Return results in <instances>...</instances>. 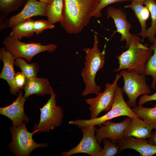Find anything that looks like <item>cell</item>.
<instances>
[{
    "instance_id": "19",
    "label": "cell",
    "mask_w": 156,
    "mask_h": 156,
    "mask_svg": "<svg viewBox=\"0 0 156 156\" xmlns=\"http://www.w3.org/2000/svg\"><path fill=\"white\" fill-rule=\"evenodd\" d=\"M34 21L30 18L19 23L12 27L9 35L19 40L24 37L31 38L35 33L33 27Z\"/></svg>"
},
{
    "instance_id": "17",
    "label": "cell",
    "mask_w": 156,
    "mask_h": 156,
    "mask_svg": "<svg viewBox=\"0 0 156 156\" xmlns=\"http://www.w3.org/2000/svg\"><path fill=\"white\" fill-rule=\"evenodd\" d=\"M24 97L26 98L31 95H51L54 91L47 79L37 76L27 79L24 87Z\"/></svg>"
},
{
    "instance_id": "23",
    "label": "cell",
    "mask_w": 156,
    "mask_h": 156,
    "mask_svg": "<svg viewBox=\"0 0 156 156\" xmlns=\"http://www.w3.org/2000/svg\"><path fill=\"white\" fill-rule=\"evenodd\" d=\"M143 4L148 8L151 14V25L148 29L143 39L147 38L149 41L153 43L156 34V1L155 0H146Z\"/></svg>"
},
{
    "instance_id": "5",
    "label": "cell",
    "mask_w": 156,
    "mask_h": 156,
    "mask_svg": "<svg viewBox=\"0 0 156 156\" xmlns=\"http://www.w3.org/2000/svg\"><path fill=\"white\" fill-rule=\"evenodd\" d=\"M3 44L6 50L16 58H23L29 62L37 54L44 51L53 52L57 47L56 45L53 44L43 45L40 43L23 42L10 35L5 38Z\"/></svg>"
},
{
    "instance_id": "35",
    "label": "cell",
    "mask_w": 156,
    "mask_h": 156,
    "mask_svg": "<svg viewBox=\"0 0 156 156\" xmlns=\"http://www.w3.org/2000/svg\"><path fill=\"white\" fill-rule=\"evenodd\" d=\"M39 1L47 5L50 4L53 0H39Z\"/></svg>"
},
{
    "instance_id": "32",
    "label": "cell",
    "mask_w": 156,
    "mask_h": 156,
    "mask_svg": "<svg viewBox=\"0 0 156 156\" xmlns=\"http://www.w3.org/2000/svg\"><path fill=\"white\" fill-rule=\"evenodd\" d=\"M152 101H156V92L152 95L143 94L140 98L138 104L142 105L146 103Z\"/></svg>"
},
{
    "instance_id": "16",
    "label": "cell",
    "mask_w": 156,
    "mask_h": 156,
    "mask_svg": "<svg viewBox=\"0 0 156 156\" xmlns=\"http://www.w3.org/2000/svg\"><path fill=\"white\" fill-rule=\"evenodd\" d=\"M119 153L126 149H132L139 153L141 156H153L156 154V146L149 143L147 140L133 137H125L118 141Z\"/></svg>"
},
{
    "instance_id": "29",
    "label": "cell",
    "mask_w": 156,
    "mask_h": 156,
    "mask_svg": "<svg viewBox=\"0 0 156 156\" xmlns=\"http://www.w3.org/2000/svg\"><path fill=\"white\" fill-rule=\"evenodd\" d=\"M131 0H100L97 6L93 13L92 17L97 18L102 16L101 10L107 5L116 3L127 1Z\"/></svg>"
},
{
    "instance_id": "18",
    "label": "cell",
    "mask_w": 156,
    "mask_h": 156,
    "mask_svg": "<svg viewBox=\"0 0 156 156\" xmlns=\"http://www.w3.org/2000/svg\"><path fill=\"white\" fill-rule=\"evenodd\" d=\"M153 129L150 125L137 116L132 118L125 131L124 138L133 137L140 139L146 140L151 137Z\"/></svg>"
},
{
    "instance_id": "12",
    "label": "cell",
    "mask_w": 156,
    "mask_h": 156,
    "mask_svg": "<svg viewBox=\"0 0 156 156\" xmlns=\"http://www.w3.org/2000/svg\"><path fill=\"white\" fill-rule=\"evenodd\" d=\"M47 6L48 5L36 0H26L22 10L8 20V27L12 28L33 16H47Z\"/></svg>"
},
{
    "instance_id": "37",
    "label": "cell",
    "mask_w": 156,
    "mask_h": 156,
    "mask_svg": "<svg viewBox=\"0 0 156 156\" xmlns=\"http://www.w3.org/2000/svg\"><path fill=\"white\" fill-rule=\"evenodd\" d=\"M155 1H156V0H155Z\"/></svg>"
},
{
    "instance_id": "22",
    "label": "cell",
    "mask_w": 156,
    "mask_h": 156,
    "mask_svg": "<svg viewBox=\"0 0 156 156\" xmlns=\"http://www.w3.org/2000/svg\"><path fill=\"white\" fill-rule=\"evenodd\" d=\"M150 48L153 51V53L146 62L144 75L151 76L152 77L151 88L156 89V34L154 39V42Z\"/></svg>"
},
{
    "instance_id": "25",
    "label": "cell",
    "mask_w": 156,
    "mask_h": 156,
    "mask_svg": "<svg viewBox=\"0 0 156 156\" xmlns=\"http://www.w3.org/2000/svg\"><path fill=\"white\" fill-rule=\"evenodd\" d=\"M25 0H0L1 14L5 15L18 10L25 4Z\"/></svg>"
},
{
    "instance_id": "33",
    "label": "cell",
    "mask_w": 156,
    "mask_h": 156,
    "mask_svg": "<svg viewBox=\"0 0 156 156\" xmlns=\"http://www.w3.org/2000/svg\"><path fill=\"white\" fill-rule=\"evenodd\" d=\"M6 16L3 14H0V30L4 29L8 27V20L6 21Z\"/></svg>"
},
{
    "instance_id": "34",
    "label": "cell",
    "mask_w": 156,
    "mask_h": 156,
    "mask_svg": "<svg viewBox=\"0 0 156 156\" xmlns=\"http://www.w3.org/2000/svg\"><path fill=\"white\" fill-rule=\"evenodd\" d=\"M155 129V131L153 132L151 137L147 140L150 144L156 146V128Z\"/></svg>"
},
{
    "instance_id": "30",
    "label": "cell",
    "mask_w": 156,
    "mask_h": 156,
    "mask_svg": "<svg viewBox=\"0 0 156 156\" xmlns=\"http://www.w3.org/2000/svg\"><path fill=\"white\" fill-rule=\"evenodd\" d=\"M131 3L125 6L126 8L132 9L138 20L140 13L143 8V3L136 0H131Z\"/></svg>"
},
{
    "instance_id": "36",
    "label": "cell",
    "mask_w": 156,
    "mask_h": 156,
    "mask_svg": "<svg viewBox=\"0 0 156 156\" xmlns=\"http://www.w3.org/2000/svg\"><path fill=\"white\" fill-rule=\"evenodd\" d=\"M137 0L138 1L142 2H143H143H144V1H145L146 0Z\"/></svg>"
},
{
    "instance_id": "6",
    "label": "cell",
    "mask_w": 156,
    "mask_h": 156,
    "mask_svg": "<svg viewBox=\"0 0 156 156\" xmlns=\"http://www.w3.org/2000/svg\"><path fill=\"white\" fill-rule=\"evenodd\" d=\"M120 74L124 81L122 89L128 98L126 102L130 107L136 106V99L140 95L151 93V87L146 84V78L144 75H140L133 70L127 71L123 69Z\"/></svg>"
},
{
    "instance_id": "1",
    "label": "cell",
    "mask_w": 156,
    "mask_h": 156,
    "mask_svg": "<svg viewBox=\"0 0 156 156\" xmlns=\"http://www.w3.org/2000/svg\"><path fill=\"white\" fill-rule=\"evenodd\" d=\"M100 0H63L61 25L69 34H78L90 22Z\"/></svg>"
},
{
    "instance_id": "28",
    "label": "cell",
    "mask_w": 156,
    "mask_h": 156,
    "mask_svg": "<svg viewBox=\"0 0 156 156\" xmlns=\"http://www.w3.org/2000/svg\"><path fill=\"white\" fill-rule=\"evenodd\" d=\"M33 27L34 33L38 35L45 29L53 28L55 26L51 24L47 20L40 19L34 21Z\"/></svg>"
},
{
    "instance_id": "10",
    "label": "cell",
    "mask_w": 156,
    "mask_h": 156,
    "mask_svg": "<svg viewBox=\"0 0 156 156\" xmlns=\"http://www.w3.org/2000/svg\"><path fill=\"white\" fill-rule=\"evenodd\" d=\"M96 127L89 125L81 128L82 138L79 144L69 151L63 152L61 155L70 156L78 153H84L91 156H97L102 148L97 142L94 135Z\"/></svg>"
},
{
    "instance_id": "2",
    "label": "cell",
    "mask_w": 156,
    "mask_h": 156,
    "mask_svg": "<svg viewBox=\"0 0 156 156\" xmlns=\"http://www.w3.org/2000/svg\"><path fill=\"white\" fill-rule=\"evenodd\" d=\"M98 43L97 35L94 34L92 48L83 50L86 53V61L81 74L85 87L81 94L83 96L91 94L97 95L101 90L100 87L96 84L95 79L97 72L104 66L105 52V49L102 52L100 51L98 48Z\"/></svg>"
},
{
    "instance_id": "27",
    "label": "cell",
    "mask_w": 156,
    "mask_h": 156,
    "mask_svg": "<svg viewBox=\"0 0 156 156\" xmlns=\"http://www.w3.org/2000/svg\"><path fill=\"white\" fill-rule=\"evenodd\" d=\"M150 12L148 7L144 6L142 9L139 16L138 21L141 26V30L139 34L143 38L145 34L147 29H146V21L149 17Z\"/></svg>"
},
{
    "instance_id": "13",
    "label": "cell",
    "mask_w": 156,
    "mask_h": 156,
    "mask_svg": "<svg viewBox=\"0 0 156 156\" xmlns=\"http://www.w3.org/2000/svg\"><path fill=\"white\" fill-rule=\"evenodd\" d=\"M109 18L113 19L116 27L117 30L115 32H118L121 34L120 41L125 40V48L128 49L134 34L129 32L131 25L127 21L126 13L121 8L109 6L107 9V19Z\"/></svg>"
},
{
    "instance_id": "11",
    "label": "cell",
    "mask_w": 156,
    "mask_h": 156,
    "mask_svg": "<svg viewBox=\"0 0 156 156\" xmlns=\"http://www.w3.org/2000/svg\"><path fill=\"white\" fill-rule=\"evenodd\" d=\"M132 118L128 117L122 121L115 123L107 120L96 128L95 137L99 144L105 138L110 139L115 143L124 138L125 131L132 121Z\"/></svg>"
},
{
    "instance_id": "15",
    "label": "cell",
    "mask_w": 156,
    "mask_h": 156,
    "mask_svg": "<svg viewBox=\"0 0 156 156\" xmlns=\"http://www.w3.org/2000/svg\"><path fill=\"white\" fill-rule=\"evenodd\" d=\"M0 59L3 63L0 78L7 82L10 88L11 93L17 95V93L19 91L16 86L14 78L16 73L14 66L16 58L7 51L4 47L0 50Z\"/></svg>"
},
{
    "instance_id": "31",
    "label": "cell",
    "mask_w": 156,
    "mask_h": 156,
    "mask_svg": "<svg viewBox=\"0 0 156 156\" xmlns=\"http://www.w3.org/2000/svg\"><path fill=\"white\" fill-rule=\"evenodd\" d=\"M14 78L16 86L18 90H19L24 88L27 78L23 73L21 72L16 73Z\"/></svg>"
},
{
    "instance_id": "20",
    "label": "cell",
    "mask_w": 156,
    "mask_h": 156,
    "mask_svg": "<svg viewBox=\"0 0 156 156\" xmlns=\"http://www.w3.org/2000/svg\"><path fill=\"white\" fill-rule=\"evenodd\" d=\"M132 109L137 116L150 125L153 129L156 128V103L152 107H144L138 105Z\"/></svg>"
},
{
    "instance_id": "14",
    "label": "cell",
    "mask_w": 156,
    "mask_h": 156,
    "mask_svg": "<svg viewBox=\"0 0 156 156\" xmlns=\"http://www.w3.org/2000/svg\"><path fill=\"white\" fill-rule=\"evenodd\" d=\"M26 100L23 96V92L21 90L19 95L12 103L8 106L0 108V114L10 119L13 126L18 127L24 122L29 121V118L24 113V106Z\"/></svg>"
},
{
    "instance_id": "3",
    "label": "cell",
    "mask_w": 156,
    "mask_h": 156,
    "mask_svg": "<svg viewBox=\"0 0 156 156\" xmlns=\"http://www.w3.org/2000/svg\"><path fill=\"white\" fill-rule=\"evenodd\" d=\"M140 37L135 35L126 51L117 57L119 67L114 72L126 69L127 71L134 70L140 75H144L146 62L153 53V51L140 43Z\"/></svg>"
},
{
    "instance_id": "24",
    "label": "cell",
    "mask_w": 156,
    "mask_h": 156,
    "mask_svg": "<svg viewBox=\"0 0 156 156\" xmlns=\"http://www.w3.org/2000/svg\"><path fill=\"white\" fill-rule=\"evenodd\" d=\"M14 65L20 68L21 72L25 75L27 79L37 76L39 67L36 63L28 64L22 58L18 57L16 58Z\"/></svg>"
},
{
    "instance_id": "26",
    "label": "cell",
    "mask_w": 156,
    "mask_h": 156,
    "mask_svg": "<svg viewBox=\"0 0 156 156\" xmlns=\"http://www.w3.org/2000/svg\"><path fill=\"white\" fill-rule=\"evenodd\" d=\"M104 146L97 156H114L119 151L118 146L114 142H110L108 138L104 139Z\"/></svg>"
},
{
    "instance_id": "21",
    "label": "cell",
    "mask_w": 156,
    "mask_h": 156,
    "mask_svg": "<svg viewBox=\"0 0 156 156\" xmlns=\"http://www.w3.org/2000/svg\"><path fill=\"white\" fill-rule=\"evenodd\" d=\"M63 0H53L48 5L47 16L51 24L60 22L62 18Z\"/></svg>"
},
{
    "instance_id": "9",
    "label": "cell",
    "mask_w": 156,
    "mask_h": 156,
    "mask_svg": "<svg viewBox=\"0 0 156 156\" xmlns=\"http://www.w3.org/2000/svg\"><path fill=\"white\" fill-rule=\"evenodd\" d=\"M121 76L120 73H118L112 84H105V88L103 92H100L95 97L86 100V103L90 105V119L96 118L102 111L108 112L111 109L115 101L117 82Z\"/></svg>"
},
{
    "instance_id": "4",
    "label": "cell",
    "mask_w": 156,
    "mask_h": 156,
    "mask_svg": "<svg viewBox=\"0 0 156 156\" xmlns=\"http://www.w3.org/2000/svg\"><path fill=\"white\" fill-rule=\"evenodd\" d=\"M121 116H126L132 118L138 116L125 101L122 88L117 86L115 92L114 103L111 109L107 114L94 119L71 120L68 123L77 125L81 128L89 125L99 126L107 120Z\"/></svg>"
},
{
    "instance_id": "7",
    "label": "cell",
    "mask_w": 156,
    "mask_h": 156,
    "mask_svg": "<svg viewBox=\"0 0 156 156\" xmlns=\"http://www.w3.org/2000/svg\"><path fill=\"white\" fill-rule=\"evenodd\" d=\"M10 130L12 136V141L9 146L10 150L16 155L29 156L35 149L38 147H45L48 145V143L35 142L32 138L33 135L35 132H29L25 122L18 127L13 125Z\"/></svg>"
},
{
    "instance_id": "8",
    "label": "cell",
    "mask_w": 156,
    "mask_h": 156,
    "mask_svg": "<svg viewBox=\"0 0 156 156\" xmlns=\"http://www.w3.org/2000/svg\"><path fill=\"white\" fill-rule=\"evenodd\" d=\"M50 98L41 108L40 119L38 125L35 124L34 127V132H49L62 123L64 117L62 108L56 105V94L53 91Z\"/></svg>"
}]
</instances>
